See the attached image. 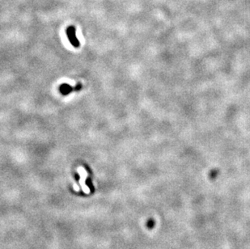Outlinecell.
<instances>
[{
	"label": "cell",
	"instance_id": "3",
	"mask_svg": "<svg viewBox=\"0 0 250 249\" xmlns=\"http://www.w3.org/2000/svg\"><path fill=\"white\" fill-rule=\"evenodd\" d=\"M155 224H156V222H155L154 220H153L152 218H151V219H149L148 221H147V226L149 228V229H152V228L155 226Z\"/></svg>",
	"mask_w": 250,
	"mask_h": 249
},
{
	"label": "cell",
	"instance_id": "2",
	"mask_svg": "<svg viewBox=\"0 0 250 249\" xmlns=\"http://www.w3.org/2000/svg\"><path fill=\"white\" fill-rule=\"evenodd\" d=\"M73 88L70 85H68V84H62V86L60 87V91L63 95H67L70 92H71Z\"/></svg>",
	"mask_w": 250,
	"mask_h": 249
},
{
	"label": "cell",
	"instance_id": "1",
	"mask_svg": "<svg viewBox=\"0 0 250 249\" xmlns=\"http://www.w3.org/2000/svg\"><path fill=\"white\" fill-rule=\"evenodd\" d=\"M67 37L69 38V41H70V43L74 47H78L79 45V42L76 35H75V30H74L73 26L68 28V29H67Z\"/></svg>",
	"mask_w": 250,
	"mask_h": 249
}]
</instances>
